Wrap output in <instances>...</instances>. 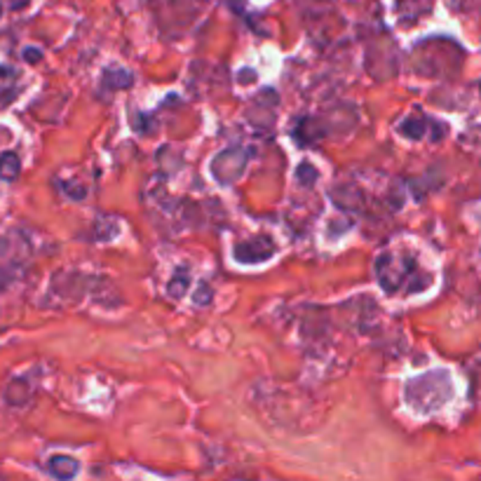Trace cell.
<instances>
[{
    "instance_id": "cell-1",
    "label": "cell",
    "mask_w": 481,
    "mask_h": 481,
    "mask_svg": "<svg viewBox=\"0 0 481 481\" xmlns=\"http://www.w3.org/2000/svg\"><path fill=\"white\" fill-rule=\"evenodd\" d=\"M451 399V381L444 371H432L413 378L406 385V402L418 413H432Z\"/></svg>"
},
{
    "instance_id": "cell-2",
    "label": "cell",
    "mask_w": 481,
    "mask_h": 481,
    "mask_svg": "<svg viewBox=\"0 0 481 481\" xmlns=\"http://www.w3.org/2000/svg\"><path fill=\"white\" fill-rule=\"evenodd\" d=\"M249 151L242 148H228V151L218 153L211 160V174L218 183H233L242 176V171L247 169Z\"/></svg>"
},
{
    "instance_id": "cell-3",
    "label": "cell",
    "mask_w": 481,
    "mask_h": 481,
    "mask_svg": "<svg viewBox=\"0 0 481 481\" xmlns=\"http://www.w3.org/2000/svg\"><path fill=\"white\" fill-rule=\"evenodd\" d=\"M376 270H378V282H381V287L385 291H390V294H395V291L402 287L404 277H406L411 270H415V261L406 258V263H404L402 270H399L397 268V261L392 258V254H383L376 263Z\"/></svg>"
},
{
    "instance_id": "cell-4",
    "label": "cell",
    "mask_w": 481,
    "mask_h": 481,
    "mask_svg": "<svg viewBox=\"0 0 481 481\" xmlns=\"http://www.w3.org/2000/svg\"><path fill=\"white\" fill-rule=\"evenodd\" d=\"M272 254H275V245H272L268 237H252V240H247V242H242V245L235 247V258L240 261V263H247V265L268 261Z\"/></svg>"
},
{
    "instance_id": "cell-5",
    "label": "cell",
    "mask_w": 481,
    "mask_h": 481,
    "mask_svg": "<svg viewBox=\"0 0 481 481\" xmlns=\"http://www.w3.org/2000/svg\"><path fill=\"white\" fill-rule=\"evenodd\" d=\"M326 134V129L322 127V122L312 120V117H303L299 129H296V139H299L301 146H310L317 139H322Z\"/></svg>"
},
{
    "instance_id": "cell-6",
    "label": "cell",
    "mask_w": 481,
    "mask_h": 481,
    "mask_svg": "<svg viewBox=\"0 0 481 481\" xmlns=\"http://www.w3.org/2000/svg\"><path fill=\"white\" fill-rule=\"evenodd\" d=\"M331 198H334L336 207H341V209H346V211H352L359 207L361 193L355 186H341V188H336V191H331Z\"/></svg>"
},
{
    "instance_id": "cell-7",
    "label": "cell",
    "mask_w": 481,
    "mask_h": 481,
    "mask_svg": "<svg viewBox=\"0 0 481 481\" xmlns=\"http://www.w3.org/2000/svg\"><path fill=\"white\" fill-rule=\"evenodd\" d=\"M50 472L57 479H73L78 474V460L68 458V455H55L50 458Z\"/></svg>"
},
{
    "instance_id": "cell-8",
    "label": "cell",
    "mask_w": 481,
    "mask_h": 481,
    "mask_svg": "<svg viewBox=\"0 0 481 481\" xmlns=\"http://www.w3.org/2000/svg\"><path fill=\"white\" fill-rule=\"evenodd\" d=\"M101 80H104V87H109V90H127L134 78L132 73H127L122 68H109Z\"/></svg>"
},
{
    "instance_id": "cell-9",
    "label": "cell",
    "mask_w": 481,
    "mask_h": 481,
    "mask_svg": "<svg viewBox=\"0 0 481 481\" xmlns=\"http://www.w3.org/2000/svg\"><path fill=\"white\" fill-rule=\"evenodd\" d=\"M21 171V162H19V155L17 153H3L0 155V179L3 181H15Z\"/></svg>"
},
{
    "instance_id": "cell-10",
    "label": "cell",
    "mask_w": 481,
    "mask_h": 481,
    "mask_svg": "<svg viewBox=\"0 0 481 481\" xmlns=\"http://www.w3.org/2000/svg\"><path fill=\"white\" fill-rule=\"evenodd\" d=\"M28 383L26 381H12L10 388L5 390V399H8L12 406H21V404H26L28 399Z\"/></svg>"
},
{
    "instance_id": "cell-11",
    "label": "cell",
    "mask_w": 481,
    "mask_h": 481,
    "mask_svg": "<svg viewBox=\"0 0 481 481\" xmlns=\"http://www.w3.org/2000/svg\"><path fill=\"white\" fill-rule=\"evenodd\" d=\"M399 129H402L404 136H408V139H423L427 124H425L423 117H408V120H404Z\"/></svg>"
},
{
    "instance_id": "cell-12",
    "label": "cell",
    "mask_w": 481,
    "mask_h": 481,
    "mask_svg": "<svg viewBox=\"0 0 481 481\" xmlns=\"http://www.w3.org/2000/svg\"><path fill=\"white\" fill-rule=\"evenodd\" d=\"M15 80H17V70L12 66H3V64H0V101H5L10 97Z\"/></svg>"
},
{
    "instance_id": "cell-13",
    "label": "cell",
    "mask_w": 481,
    "mask_h": 481,
    "mask_svg": "<svg viewBox=\"0 0 481 481\" xmlns=\"http://www.w3.org/2000/svg\"><path fill=\"white\" fill-rule=\"evenodd\" d=\"M188 270H179L174 275V280H171L169 284H167V291L171 296H174V299H181L183 294H186V289H188Z\"/></svg>"
},
{
    "instance_id": "cell-14",
    "label": "cell",
    "mask_w": 481,
    "mask_h": 481,
    "mask_svg": "<svg viewBox=\"0 0 481 481\" xmlns=\"http://www.w3.org/2000/svg\"><path fill=\"white\" fill-rule=\"evenodd\" d=\"M296 179H299L303 186H312L314 181H317V169L312 167V164L303 162L299 169H296Z\"/></svg>"
},
{
    "instance_id": "cell-15",
    "label": "cell",
    "mask_w": 481,
    "mask_h": 481,
    "mask_svg": "<svg viewBox=\"0 0 481 481\" xmlns=\"http://www.w3.org/2000/svg\"><path fill=\"white\" fill-rule=\"evenodd\" d=\"M193 301H195V305H207V303L211 301V289L207 287V284H202V287L195 291Z\"/></svg>"
},
{
    "instance_id": "cell-16",
    "label": "cell",
    "mask_w": 481,
    "mask_h": 481,
    "mask_svg": "<svg viewBox=\"0 0 481 481\" xmlns=\"http://www.w3.org/2000/svg\"><path fill=\"white\" fill-rule=\"evenodd\" d=\"M40 50L38 47H26V50H23V59H26V62H31V64H35V62H40Z\"/></svg>"
},
{
    "instance_id": "cell-17",
    "label": "cell",
    "mask_w": 481,
    "mask_h": 481,
    "mask_svg": "<svg viewBox=\"0 0 481 481\" xmlns=\"http://www.w3.org/2000/svg\"><path fill=\"white\" fill-rule=\"evenodd\" d=\"M64 191H66L73 200H82V198H85V188H82V186L73 188V186H68V183H64Z\"/></svg>"
},
{
    "instance_id": "cell-18",
    "label": "cell",
    "mask_w": 481,
    "mask_h": 481,
    "mask_svg": "<svg viewBox=\"0 0 481 481\" xmlns=\"http://www.w3.org/2000/svg\"><path fill=\"white\" fill-rule=\"evenodd\" d=\"M12 282V275H10V270L8 268H0V291H3L8 284Z\"/></svg>"
},
{
    "instance_id": "cell-19",
    "label": "cell",
    "mask_w": 481,
    "mask_h": 481,
    "mask_svg": "<svg viewBox=\"0 0 481 481\" xmlns=\"http://www.w3.org/2000/svg\"><path fill=\"white\" fill-rule=\"evenodd\" d=\"M5 5H8L10 10H23L28 5V0H5Z\"/></svg>"
},
{
    "instance_id": "cell-20",
    "label": "cell",
    "mask_w": 481,
    "mask_h": 481,
    "mask_svg": "<svg viewBox=\"0 0 481 481\" xmlns=\"http://www.w3.org/2000/svg\"><path fill=\"white\" fill-rule=\"evenodd\" d=\"M254 78H256V73H254V70H247V73H240V75H237V80H245V82H249V80H254Z\"/></svg>"
},
{
    "instance_id": "cell-21",
    "label": "cell",
    "mask_w": 481,
    "mask_h": 481,
    "mask_svg": "<svg viewBox=\"0 0 481 481\" xmlns=\"http://www.w3.org/2000/svg\"><path fill=\"white\" fill-rule=\"evenodd\" d=\"M0 15H3V8H0Z\"/></svg>"
}]
</instances>
